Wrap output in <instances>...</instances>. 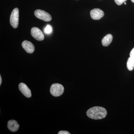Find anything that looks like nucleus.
I'll list each match as a JSON object with an SVG mask.
<instances>
[{
    "instance_id": "1",
    "label": "nucleus",
    "mask_w": 134,
    "mask_h": 134,
    "mask_svg": "<svg viewBox=\"0 0 134 134\" xmlns=\"http://www.w3.org/2000/svg\"><path fill=\"white\" fill-rule=\"evenodd\" d=\"M87 116L92 119L100 120L104 119L107 115L105 108L101 107H94L89 109L86 112Z\"/></svg>"
},
{
    "instance_id": "2",
    "label": "nucleus",
    "mask_w": 134,
    "mask_h": 134,
    "mask_svg": "<svg viewBox=\"0 0 134 134\" xmlns=\"http://www.w3.org/2000/svg\"><path fill=\"white\" fill-rule=\"evenodd\" d=\"M64 91V87L59 83L53 84L50 89V92L51 94L55 97L61 96Z\"/></svg>"
},
{
    "instance_id": "3",
    "label": "nucleus",
    "mask_w": 134,
    "mask_h": 134,
    "mask_svg": "<svg viewBox=\"0 0 134 134\" xmlns=\"http://www.w3.org/2000/svg\"><path fill=\"white\" fill-rule=\"evenodd\" d=\"M19 19V9L18 8H15L12 10L10 18V24L14 29H16L18 26Z\"/></svg>"
},
{
    "instance_id": "4",
    "label": "nucleus",
    "mask_w": 134,
    "mask_h": 134,
    "mask_svg": "<svg viewBox=\"0 0 134 134\" xmlns=\"http://www.w3.org/2000/svg\"><path fill=\"white\" fill-rule=\"evenodd\" d=\"M34 15L38 19L45 21H50L52 19V16L50 14L42 10H36L34 12Z\"/></svg>"
},
{
    "instance_id": "5",
    "label": "nucleus",
    "mask_w": 134,
    "mask_h": 134,
    "mask_svg": "<svg viewBox=\"0 0 134 134\" xmlns=\"http://www.w3.org/2000/svg\"><path fill=\"white\" fill-rule=\"evenodd\" d=\"M31 35L38 41H42L44 38V36L43 32L40 29L37 27H33L31 29Z\"/></svg>"
},
{
    "instance_id": "6",
    "label": "nucleus",
    "mask_w": 134,
    "mask_h": 134,
    "mask_svg": "<svg viewBox=\"0 0 134 134\" xmlns=\"http://www.w3.org/2000/svg\"><path fill=\"white\" fill-rule=\"evenodd\" d=\"M90 15L92 19L99 20L104 16V12L99 9H94L91 11Z\"/></svg>"
},
{
    "instance_id": "7",
    "label": "nucleus",
    "mask_w": 134,
    "mask_h": 134,
    "mask_svg": "<svg viewBox=\"0 0 134 134\" xmlns=\"http://www.w3.org/2000/svg\"><path fill=\"white\" fill-rule=\"evenodd\" d=\"M19 89L20 91L26 97L30 98L31 97V91L25 84L21 83L19 85Z\"/></svg>"
},
{
    "instance_id": "8",
    "label": "nucleus",
    "mask_w": 134,
    "mask_h": 134,
    "mask_svg": "<svg viewBox=\"0 0 134 134\" xmlns=\"http://www.w3.org/2000/svg\"><path fill=\"white\" fill-rule=\"evenodd\" d=\"M22 46L26 52L32 53L35 50V47L32 43L30 41L25 40L22 43Z\"/></svg>"
},
{
    "instance_id": "9",
    "label": "nucleus",
    "mask_w": 134,
    "mask_h": 134,
    "mask_svg": "<svg viewBox=\"0 0 134 134\" xmlns=\"http://www.w3.org/2000/svg\"><path fill=\"white\" fill-rule=\"evenodd\" d=\"M19 124L14 120H10L8 122V128L11 132H16L19 129Z\"/></svg>"
},
{
    "instance_id": "10",
    "label": "nucleus",
    "mask_w": 134,
    "mask_h": 134,
    "mask_svg": "<svg viewBox=\"0 0 134 134\" xmlns=\"http://www.w3.org/2000/svg\"><path fill=\"white\" fill-rule=\"evenodd\" d=\"M113 37L111 34H108L103 38L102 40V45L104 46H108L111 43Z\"/></svg>"
},
{
    "instance_id": "11",
    "label": "nucleus",
    "mask_w": 134,
    "mask_h": 134,
    "mask_svg": "<svg viewBox=\"0 0 134 134\" xmlns=\"http://www.w3.org/2000/svg\"><path fill=\"white\" fill-rule=\"evenodd\" d=\"M127 67L130 71H132L134 68V58L130 57L127 62Z\"/></svg>"
},
{
    "instance_id": "12",
    "label": "nucleus",
    "mask_w": 134,
    "mask_h": 134,
    "mask_svg": "<svg viewBox=\"0 0 134 134\" xmlns=\"http://www.w3.org/2000/svg\"><path fill=\"white\" fill-rule=\"evenodd\" d=\"M52 29L50 25H48L44 29V32L46 34H49L52 32Z\"/></svg>"
},
{
    "instance_id": "13",
    "label": "nucleus",
    "mask_w": 134,
    "mask_h": 134,
    "mask_svg": "<svg viewBox=\"0 0 134 134\" xmlns=\"http://www.w3.org/2000/svg\"><path fill=\"white\" fill-rule=\"evenodd\" d=\"M126 1L127 0H114V1L117 5H120Z\"/></svg>"
},
{
    "instance_id": "14",
    "label": "nucleus",
    "mask_w": 134,
    "mask_h": 134,
    "mask_svg": "<svg viewBox=\"0 0 134 134\" xmlns=\"http://www.w3.org/2000/svg\"><path fill=\"white\" fill-rule=\"evenodd\" d=\"M130 57L134 58V47L131 50V52L130 53Z\"/></svg>"
},
{
    "instance_id": "15",
    "label": "nucleus",
    "mask_w": 134,
    "mask_h": 134,
    "mask_svg": "<svg viewBox=\"0 0 134 134\" xmlns=\"http://www.w3.org/2000/svg\"><path fill=\"white\" fill-rule=\"evenodd\" d=\"M59 134H70V133L66 131H60L58 133Z\"/></svg>"
},
{
    "instance_id": "16",
    "label": "nucleus",
    "mask_w": 134,
    "mask_h": 134,
    "mask_svg": "<svg viewBox=\"0 0 134 134\" xmlns=\"http://www.w3.org/2000/svg\"><path fill=\"white\" fill-rule=\"evenodd\" d=\"M2 81V79L1 76L0 75V85H1Z\"/></svg>"
},
{
    "instance_id": "17",
    "label": "nucleus",
    "mask_w": 134,
    "mask_h": 134,
    "mask_svg": "<svg viewBox=\"0 0 134 134\" xmlns=\"http://www.w3.org/2000/svg\"><path fill=\"white\" fill-rule=\"evenodd\" d=\"M132 2L134 3V0H131Z\"/></svg>"
},
{
    "instance_id": "18",
    "label": "nucleus",
    "mask_w": 134,
    "mask_h": 134,
    "mask_svg": "<svg viewBox=\"0 0 134 134\" xmlns=\"http://www.w3.org/2000/svg\"><path fill=\"white\" fill-rule=\"evenodd\" d=\"M125 3V5H126V2H125V3Z\"/></svg>"
}]
</instances>
